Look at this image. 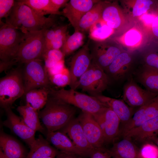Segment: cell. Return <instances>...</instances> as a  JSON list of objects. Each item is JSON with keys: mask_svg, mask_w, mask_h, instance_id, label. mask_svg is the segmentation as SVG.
I'll use <instances>...</instances> for the list:
<instances>
[{"mask_svg": "<svg viewBox=\"0 0 158 158\" xmlns=\"http://www.w3.org/2000/svg\"><path fill=\"white\" fill-rule=\"evenodd\" d=\"M65 56L61 49H52L45 51L43 60L46 70L50 68L64 60Z\"/></svg>", "mask_w": 158, "mask_h": 158, "instance_id": "cell-33", "label": "cell"}, {"mask_svg": "<svg viewBox=\"0 0 158 158\" xmlns=\"http://www.w3.org/2000/svg\"><path fill=\"white\" fill-rule=\"evenodd\" d=\"M153 142L158 147V137L157 136L153 137L150 140L149 142Z\"/></svg>", "mask_w": 158, "mask_h": 158, "instance_id": "cell-44", "label": "cell"}, {"mask_svg": "<svg viewBox=\"0 0 158 158\" xmlns=\"http://www.w3.org/2000/svg\"><path fill=\"white\" fill-rule=\"evenodd\" d=\"M158 116V95L139 108L130 120L122 126L120 135L123 136L132 129L140 126L145 121Z\"/></svg>", "mask_w": 158, "mask_h": 158, "instance_id": "cell-13", "label": "cell"}, {"mask_svg": "<svg viewBox=\"0 0 158 158\" xmlns=\"http://www.w3.org/2000/svg\"><path fill=\"white\" fill-rule=\"evenodd\" d=\"M49 87L35 89L29 91L25 95L26 104L38 111L45 105L49 95Z\"/></svg>", "mask_w": 158, "mask_h": 158, "instance_id": "cell-28", "label": "cell"}, {"mask_svg": "<svg viewBox=\"0 0 158 158\" xmlns=\"http://www.w3.org/2000/svg\"><path fill=\"white\" fill-rule=\"evenodd\" d=\"M56 157V156H51V157H45V158H55Z\"/></svg>", "mask_w": 158, "mask_h": 158, "instance_id": "cell-46", "label": "cell"}, {"mask_svg": "<svg viewBox=\"0 0 158 158\" xmlns=\"http://www.w3.org/2000/svg\"><path fill=\"white\" fill-rule=\"evenodd\" d=\"M0 147L8 158H25L27 155L25 148L18 141L2 130L0 133Z\"/></svg>", "mask_w": 158, "mask_h": 158, "instance_id": "cell-20", "label": "cell"}, {"mask_svg": "<svg viewBox=\"0 0 158 158\" xmlns=\"http://www.w3.org/2000/svg\"><path fill=\"white\" fill-rule=\"evenodd\" d=\"M92 96L105 106L111 109L118 116L122 125L127 123L133 114L132 108L123 100L115 99L100 94Z\"/></svg>", "mask_w": 158, "mask_h": 158, "instance_id": "cell-19", "label": "cell"}, {"mask_svg": "<svg viewBox=\"0 0 158 158\" xmlns=\"http://www.w3.org/2000/svg\"><path fill=\"white\" fill-rule=\"evenodd\" d=\"M158 95L142 88L132 80L127 83L123 89V100L131 107L139 108Z\"/></svg>", "mask_w": 158, "mask_h": 158, "instance_id": "cell-16", "label": "cell"}, {"mask_svg": "<svg viewBox=\"0 0 158 158\" xmlns=\"http://www.w3.org/2000/svg\"><path fill=\"white\" fill-rule=\"evenodd\" d=\"M43 61L36 59L23 64V74L24 95L32 90L49 87L50 81Z\"/></svg>", "mask_w": 158, "mask_h": 158, "instance_id": "cell-8", "label": "cell"}, {"mask_svg": "<svg viewBox=\"0 0 158 158\" xmlns=\"http://www.w3.org/2000/svg\"><path fill=\"white\" fill-rule=\"evenodd\" d=\"M90 47L92 61L106 69L122 52L116 45L108 41H95Z\"/></svg>", "mask_w": 158, "mask_h": 158, "instance_id": "cell-11", "label": "cell"}, {"mask_svg": "<svg viewBox=\"0 0 158 158\" xmlns=\"http://www.w3.org/2000/svg\"><path fill=\"white\" fill-rule=\"evenodd\" d=\"M138 158H158V147L151 142L144 143L139 149Z\"/></svg>", "mask_w": 158, "mask_h": 158, "instance_id": "cell-35", "label": "cell"}, {"mask_svg": "<svg viewBox=\"0 0 158 158\" xmlns=\"http://www.w3.org/2000/svg\"><path fill=\"white\" fill-rule=\"evenodd\" d=\"M49 94L92 115L98 113L106 107L94 97L78 92L73 89L65 90L63 88L57 90L50 89Z\"/></svg>", "mask_w": 158, "mask_h": 158, "instance_id": "cell-5", "label": "cell"}, {"mask_svg": "<svg viewBox=\"0 0 158 158\" xmlns=\"http://www.w3.org/2000/svg\"><path fill=\"white\" fill-rule=\"evenodd\" d=\"M154 42L155 46L145 57V66L158 71V43Z\"/></svg>", "mask_w": 158, "mask_h": 158, "instance_id": "cell-36", "label": "cell"}, {"mask_svg": "<svg viewBox=\"0 0 158 158\" xmlns=\"http://www.w3.org/2000/svg\"><path fill=\"white\" fill-rule=\"evenodd\" d=\"M21 3L30 7L37 14L42 16L50 14L62 15L61 11L56 9L50 0H20Z\"/></svg>", "mask_w": 158, "mask_h": 158, "instance_id": "cell-30", "label": "cell"}, {"mask_svg": "<svg viewBox=\"0 0 158 158\" xmlns=\"http://www.w3.org/2000/svg\"><path fill=\"white\" fill-rule=\"evenodd\" d=\"M0 63H16L14 60L25 33L0 20Z\"/></svg>", "mask_w": 158, "mask_h": 158, "instance_id": "cell-6", "label": "cell"}, {"mask_svg": "<svg viewBox=\"0 0 158 158\" xmlns=\"http://www.w3.org/2000/svg\"><path fill=\"white\" fill-rule=\"evenodd\" d=\"M101 20L109 27L117 29L121 26L123 18L118 7L113 4H105Z\"/></svg>", "mask_w": 158, "mask_h": 158, "instance_id": "cell-27", "label": "cell"}, {"mask_svg": "<svg viewBox=\"0 0 158 158\" xmlns=\"http://www.w3.org/2000/svg\"><path fill=\"white\" fill-rule=\"evenodd\" d=\"M89 40L83 47L72 57L69 70L71 88L73 89L80 77L87 70L92 61L90 48Z\"/></svg>", "mask_w": 158, "mask_h": 158, "instance_id": "cell-9", "label": "cell"}, {"mask_svg": "<svg viewBox=\"0 0 158 158\" xmlns=\"http://www.w3.org/2000/svg\"><path fill=\"white\" fill-rule=\"evenodd\" d=\"M52 83L59 87L69 85L71 76L69 70L65 67L61 72L49 77Z\"/></svg>", "mask_w": 158, "mask_h": 158, "instance_id": "cell-34", "label": "cell"}, {"mask_svg": "<svg viewBox=\"0 0 158 158\" xmlns=\"http://www.w3.org/2000/svg\"><path fill=\"white\" fill-rule=\"evenodd\" d=\"M105 3L99 1L80 19L75 31L83 32L88 30L101 19Z\"/></svg>", "mask_w": 158, "mask_h": 158, "instance_id": "cell-26", "label": "cell"}, {"mask_svg": "<svg viewBox=\"0 0 158 158\" xmlns=\"http://www.w3.org/2000/svg\"><path fill=\"white\" fill-rule=\"evenodd\" d=\"M151 28L152 35L153 41L158 43V8L155 13Z\"/></svg>", "mask_w": 158, "mask_h": 158, "instance_id": "cell-39", "label": "cell"}, {"mask_svg": "<svg viewBox=\"0 0 158 158\" xmlns=\"http://www.w3.org/2000/svg\"><path fill=\"white\" fill-rule=\"evenodd\" d=\"M68 26L61 25L55 26V33L52 40L46 47L45 51L52 49H61L66 38Z\"/></svg>", "mask_w": 158, "mask_h": 158, "instance_id": "cell-32", "label": "cell"}, {"mask_svg": "<svg viewBox=\"0 0 158 158\" xmlns=\"http://www.w3.org/2000/svg\"><path fill=\"white\" fill-rule=\"evenodd\" d=\"M25 94L23 68L19 66L12 69L0 80V105L11 107L14 102Z\"/></svg>", "mask_w": 158, "mask_h": 158, "instance_id": "cell-3", "label": "cell"}, {"mask_svg": "<svg viewBox=\"0 0 158 158\" xmlns=\"http://www.w3.org/2000/svg\"><path fill=\"white\" fill-rule=\"evenodd\" d=\"M46 30L25 33L15 59L16 63L23 64L36 59L43 60L45 51L44 33Z\"/></svg>", "mask_w": 158, "mask_h": 158, "instance_id": "cell-4", "label": "cell"}, {"mask_svg": "<svg viewBox=\"0 0 158 158\" xmlns=\"http://www.w3.org/2000/svg\"><path fill=\"white\" fill-rule=\"evenodd\" d=\"M59 130L69 135L84 157L90 158L95 152L96 149L88 142L77 118H74Z\"/></svg>", "mask_w": 158, "mask_h": 158, "instance_id": "cell-14", "label": "cell"}, {"mask_svg": "<svg viewBox=\"0 0 158 158\" xmlns=\"http://www.w3.org/2000/svg\"><path fill=\"white\" fill-rule=\"evenodd\" d=\"M92 115L102 130L104 143L114 141L120 135L121 121L116 114L110 108L106 107Z\"/></svg>", "mask_w": 158, "mask_h": 158, "instance_id": "cell-10", "label": "cell"}, {"mask_svg": "<svg viewBox=\"0 0 158 158\" xmlns=\"http://www.w3.org/2000/svg\"><path fill=\"white\" fill-rule=\"evenodd\" d=\"M76 112L75 107L49 94L44 108L38 114L47 131H56L73 118Z\"/></svg>", "mask_w": 158, "mask_h": 158, "instance_id": "cell-2", "label": "cell"}, {"mask_svg": "<svg viewBox=\"0 0 158 158\" xmlns=\"http://www.w3.org/2000/svg\"><path fill=\"white\" fill-rule=\"evenodd\" d=\"M77 118L85 136L91 145L95 149L103 148L104 143L103 133L93 115L82 111Z\"/></svg>", "mask_w": 158, "mask_h": 158, "instance_id": "cell-15", "label": "cell"}, {"mask_svg": "<svg viewBox=\"0 0 158 158\" xmlns=\"http://www.w3.org/2000/svg\"><path fill=\"white\" fill-rule=\"evenodd\" d=\"M141 38L140 32L135 29H132L126 33L124 36V40L127 46L133 47L138 43Z\"/></svg>", "mask_w": 158, "mask_h": 158, "instance_id": "cell-37", "label": "cell"}, {"mask_svg": "<svg viewBox=\"0 0 158 158\" xmlns=\"http://www.w3.org/2000/svg\"><path fill=\"white\" fill-rule=\"evenodd\" d=\"M16 110L28 126L46 135L47 131L41 124L37 111L27 104L18 107Z\"/></svg>", "mask_w": 158, "mask_h": 158, "instance_id": "cell-25", "label": "cell"}, {"mask_svg": "<svg viewBox=\"0 0 158 158\" xmlns=\"http://www.w3.org/2000/svg\"><path fill=\"white\" fill-rule=\"evenodd\" d=\"M99 1L95 0L69 1L61 11L62 15L68 19L75 31L82 17Z\"/></svg>", "mask_w": 158, "mask_h": 158, "instance_id": "cell-17", "label": "cell"}, {"mask_svg": "<svg viewBox=\"0 0 158 158\" xmlns=\"http://www.w3.org/2000/svg\"><path fill=\"white\" fill-rule=\"evenodd\" d=\"M90 158H113L109 150L103 147L96 149Z\"/></svg>", "mask_w": 158, "mask_h": 158, "instance_id": "cell-41", "label": "cell"}, {"mask_svg": "<svg viewBox=\"0 0 158 158\" xmlns=\"http://www.w3.org/2000/svg\"><path fill=\"white\" fill-rule=\"evenodd\" d=\"M45 135L47 140L58 150L84 157L83 154L76 147L66 134L60 131H47Z\"/></svg>", "mask_w": 158, "mask_h": 158, "instance_id": "cell-21", "label": "cell"}, {"mask_svg": "<svg viewBox=\"0 0 158 158\" xmlns=\"http://www.w3.org/2000/svg\"><path fill=\"white\" fill-rule=\"evenodd\" d=\"M138 78L146 90L158 94V71L145 66Z\"/></svg>", "mask_w": 158, "mask_h": 158, "instance_id": "cell-29", "label": "cell"}, {"mask_svg": "<svg viewBox=\"0 0 158 158\" xmlns=\"http://www.w3.org/2000/svg\"><path fill=\"white\" fill-rule=\"evenodd\" d=\"M158 134V116L145 121L139 126L129 131L123 137L140 143L149 142Z\"/></svg>", "mask_w": 158, "mask_h": 158, "instance_id": "cell-18", "label": "cell"}, {"mask_svg": "<svg viewBox=\"0 0 158 158\" xmlns=\"http://www.w3.org/2000/svg\"><path fill=\"white\" fill-rule=\"evenodd\" d=\"M85 35L79 31H75L71 35L67 34L61 50L65 56H67L80 47L83 44Z\"/></svg>", "mask_w": 158, "mask_h": 158, "instance_id": "cell-31", "label": "cell"}, {"mask_svg": "<svg viewBox=\"0 0 158 158\" xmlns=\"http://www.w3.org/2000/svg\"><path fill=\"white\" fill-rule=\"evenodd\" d=\"M56 21L53 16L38 15L30 7L18 0L5 22L25 33L48 29L56 24Z\"/></svg>", "mask_w": 158, "mask_h": 158, "instance_id": "cell-1", "label": "cell"}, {"mask_svg": "<svg viewBox=\"0 0 158 158\" xmlns=\"http://www.w3.org/2000/svg\"><path fill=\"white\" fill-rule=\"evenodd\" d=\"M64 60L62 61L52 67L46 70L49 78V77L53 75L61 72L66 67L64 64Z\"/></svg>", "mask_w": 158, "mask_h": 158, "instance_id": "cell-40", "label": "cell"}, {"mask_svg": "<svg viewBox=\"0 0 158 158\" xmlns=\"http://www.w3.org/2000/svg\"><path fill=\"white\" fill-rule=\"evenodd\" d=\"M4 109L7 118L3 122V125L9 128L13 133L22 139L30 148L35 142L36 131L28 126L21 117L15 114L11 110V107Z\"/></svg>", "mask_w": 158, "mask_h": 158, "instance_id": "cell-12", "label": "cell"}, {"mask_svg": "<svg viewBox=\"0 0 158 158\" xmlns=\"http://www.w3.org/2000/svg\"><path fill=\"white\" fill-rule=\"evenodd\" d=\"M81 157L80 156L73 153L59 151L55 158H81Z\"/></svg>", "mask_w": 158, "mask_h": 158, "instance_id": "cell-42", "label": "cell"}, {"mask_svg": "<svg viewBox=\"0 0 158 158\" xmlns=\"http://www.w3.org/2000/svg\"><path fill=\"white\" fill-rule=\"evenodd\" d=\"M30 148L25 158H45L56 156L60 151L51 145L41 134L39 135L35 143Z\"/></svg>", "mask_w": 158, "mask_h": 158, "instance_id": "cell-23", "label": "cell"}, {"mask_svg": "<svg viewBox=\"0 0 158 158\" xmlns=\"http://www.w3.org/2000/svg\"><path fill=\"white\" fill-rule=\"evenodd\" d=\"M109 79L104 70L92 61L90 66L80 77L73 89L79 88L92 95L100 94L107 87Z\"/></svg>", "mask_w": 158, "mask_h": 158, "instance_id": "cell-7", "label": "cell"}, {"mask_svg": "<svg viewBox=\"0 0 158 158\" xmlns=\"http://www.w3.org/2000/svg\"><path fill=\"white\" fill-rule=\"evenodd\" d=\"M0 158H8L4 155L1 149H0Z\"/></svg>", "mask_w": 158, "mask_h": 158, "instance_id": "cell-45", "label": "cell"}, {"mask_svg": "<svg viewBox=\"0 0 158 158\" xmlns=\"http://www.w3.org/2000/svg\"><path fill=\"white\" fill-rule=\"evenodd\" d=\"M131 61V57L128 53L122 52L105 70L114 78L119 79L128 72Z\"/></svg>", "mask_w": 158, "mask_h": 158, "instance_id": "cell-24", "label": "cell"}, {"mask_svg": "<svg viewBox=\"0 0 158 158\" xmlns=\"http://www.w3.org/2000/svg\"><path fill=\"white\" fill-rule=\"evenodd\" d=\"M50 1L54 7L57 10L59 11V8L63 6H65L69 0H50Z\"/></svg>", "mask_w": 158, "mask_h": 158, "instance_id": "cell-43", "label": "cell"}, {"mask_svg": "<svg viewBox=\"0 0 158 158\" xmlns=\"http://www.w3.org/2000/svg\"><path fill=\"white\" fill-rule=\"evenodd\" d=\"M16 1L0 0V19H6L9 15Z\"/></svg>", "mask_w": 158, "mask_h": 158, "instance_id": "cell-38", "label": "cell"}, {"mask_svg": "<svg viewBox=\"0 0 158 158\" xmlns=\"http://www.w3.org/2000/svg\"><path fill=\"white\" fill-rule=\"evenodd\" d=\"M109 150L113 158H138L139 149L130 139L123 138Z\"/></svg>", "mask_w": 158, "mask_h": 158, "instance_id": "cell-22", "label": "cell"}]
</instances>
